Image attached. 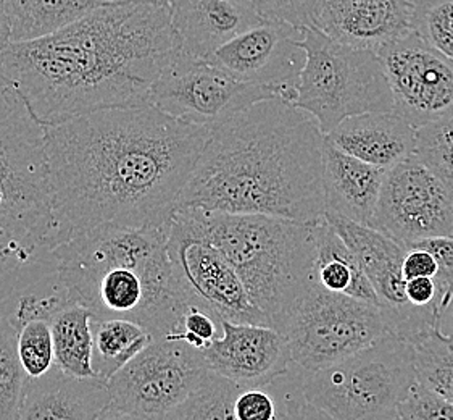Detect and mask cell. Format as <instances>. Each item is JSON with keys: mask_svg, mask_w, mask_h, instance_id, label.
Instances as JSON below:
<instances>
[{"mask_svg": "<svg viewBox=\"0 0 453 420\" xmlns=\"http://www.w3.org/2000/svg\"><path fill=\"white\" fill-rule=\"evenodd\" d=\"M44 135L62 245L100 225H170L211 129L144 104L91 112Z\"/></svg>", "mask_w": 453, "mask_h": 420, "instance_id": "obj_1", "label": "cell"}, {"mask_svg": "<svg viewBox=\"0 0 453 420\" xmlns=\"http://www.w3.org/2000/svg\"><path fill=\"white\" fill-rule=\"evenodd\" d=\"M180 55L168 0L105 4L72 25L0 51V76L46 128L91 112L149 104Z\"/></svg>", "mask_w": 453, "mask_h": 420, "instance_id": "obj_2", "label": "cell"}, {"mask_svg": "<svg viewBox=\"0 0 453 420\" xmlns=\"http://www.w3.org/2000/svg\"><path fill=\"white\" fill-rule=\"evenodd\" d=\"M323 143L307 112L281 99L257 102L211 128L178 209L317 222L326 210Z\"/></svg>", "mask_w": 453, "mask_h": 420, "instance_id": "obj_3", "label": "cell"}, {"mask_svg": "<svg viewBox=\"0 0 453 420\" xmlns=\"http://www.w3.org/2000/svg\"><path fill=\"white\" fill-rule=\"evenodd\" d=\"M168 229L100 225L70 237L50 259L74 302L96 319L134 320L152 337L176 333L199 301L182 286L168 256Z\"/></svg>", "mask_w": 453, "mask_h": 420, "instance_id": "obj_4", "label": "cell"}, {"mask_svg": "<svg viewBox=\"0 0 453 420\" xmlns=\"http://www.w3.org/2000/svg\"><path fill=\"white\" fill-rule=\"evenodd\" d=\"M176 210L226 257L270 327L281 331L292 306L313 284L317 222L194 207Z\"/></svg>", "mask_w": 453, "mask_h": 420, "instance_id": "obj_5", "label": "cell"}, {"mask_svg": "<svg viewBox=\"0 0 453 420\" xmlns=\"http://www.w3.org/2000/svg\"><path fill=\"white\" fill-rule=\"evenodd\" d=\"M0 233L15 265L39 261L60 246L49 186L44 127L2 76Z\"/></svg>", "mask_w": 453, "mask_h": 420, "instance_id": "obj_6", "label": "cell"}, {"mask_svg": "<svg viewBox=\"0 0 453 420\" xmlns=\"http://www.w3.org/2000/svg\"><path fill=\"white\" fill-rule=\"evenodd\" d=\"M302 392L335 420H394L417 384L411 341L386 337L315 372H302Z\"/></svg>", "mask_w": 453, "mask_h": 420, "instance_id": "obj_7", "label": "cell"}, {"mask_svg": "<svg viewBox=\"0 0 453 420\" xmlns=\"http://www.w3.org/2000/svg\"><path fill=\"white\" fill-rule=\"evenodd\" d=\"M302 47L307 62L292 105L317 120L325 136L349 117L394 110L378 52L339 43L319 27H303Z\"/></svg>", "mask_w": 453, "mask_h": 420, "instance_id": "obj_8", "label": "cell"}, {"mask_svg": "<svg viewBox=\"0 0 453 420\" xmlns=\"http://www.w3.org/2000/svg\"><path fill=\"white\" fill-rule=\"evenodd\" d=\"M281 333L294 367L315 372L372 346L389 330L378 306L327 292L313 280L292 306Z\"/></svg>", "mask_w": 453, "mask_h": 420, "instance_id": "obj_9", "label": "cell"}, {"mask_svg": "<svg viewBox=\"0 0 453 420\" xmlns=\"http://www.w3.org/2000/svg\"><path fill=\"white\" fill-rule=\"evenodd\" d=\"M209 372L203 353L170 335L157 337L107 382L111 406L142 420H162Z\"/></svg>", "mask_w": 453, "mask_h": 420, "instance_id": "obj_10", "label": "cell"}, {"mask_svg": "<svg viewBox=\"0 0 453 420\" xmlns=\"http://www.w3.org/2000/svg\"><path fill=\"white\" fill-rule=\"evenodd\" d=\"M268 99L280 97L268 88L239 82L209 60L181 52L149 94V104L166 115L210 129Z\"/></svg>", "mask_w": 453, "mask_h": 420, "instance_id": "obj_11", "label": "cell"}, {"mask_svg": "<svg viewBox=\"0 0 453 420\" xmlns=\"http://www.w3.org/2000/svg\"><path fill=\"white\" fill-rule=\"evenodd\" d=\"M370 227L405 247L453 237V191L413 154L386 172Z\"/></svg>", "mask_w": 453, "mask_h": 420, "instance_id": "obj_12", "label": "cell"}, {"mask_svg": "<svg viewBox=\"0 0 453 420\" xmlns=\"http://www.w3.org/2000/svg\"><path fill=\"white\" fill-rule=\"evenodd\" d=\"M166 247L182 286L221 319L270 327L234 267L217 247L197 235L181 210H176L170 222Z\"/></svg>", "mask_w": 453, "mask_h": 420, "instance_id": "obj_13", "label": "cell"}, {"mask_svg": "<svg viewBox=\"0 0 453 420\" xmlns=\"http://www.w3.org/2000/svg\"><path fill=\"white\" fill-rule=\"evenodd\" d=\"M325 219L344 239L362 267L363 274L368 276L389 333L413 341L434 330L437 311L419 309L408 302L407 280L402 272L407 247L378 229L355 223L333 212H325Z\"/></svg>", "mask_w": 453, "mask_h": 420, "instance_id": "obj_14", "label": "cell"}, {"mask_svg": "<svg viewBox=\"0 0 453 420\" xmlns=\"http://www.w3.org/2000/svg\"><path fill=\"white\" fill-rule=\"evenodd\" d=\"M394 110L415 128L453 113V60L413 31L378 51Z\"/></svg>", "mask_w": 453, "mask_h": 420, "instance_id": "obj_15", "label": "cell"}, {"mask_svg": "<svg viewBox=\"0 0 453 420\" xmlns=\"http://www.w3.org/2000/svg\"><path fill=\"white\" fill-rule=\"evenodd\" d=\"M303 27L265 19L210 55L209 60L239 82L268 88L281 101L297 99L300 74L307 62Z\"/></svg>", "mask_w": 453, "mask_h": 420, "instance_id": "obj_16", "label": "cell"}, {"mask_svg": "<svg viewBox=\"0 0 453 420\" xmlns=\"http://www.w3.org/2000/svg\"><path fill=\"white\" fill-rule=\"evenodd\" d=\"M211 372L242 388L273 384L292 369L289 343L280 330L268 325L223 320V335L203 351Z\"/></svg>", "mask_w": 453, "mask_h": 420, "instance_id": "obj_17", "label": "cell"}, {"mask_svg": "<svg viewBox=\"0 0 453 420\" xmlns=\"http://www.w3.org/2000/svg\"><path fill=\"white\" fill-rule=\"evenodd\" d=\"M168 2L180 52L202 60L266 19L258 0Z\"/></svg>", "mask_w": 453, "mask_h": 420, "instance_id": "obj_18", "label": "cell"}, {"mask_svg": "<svg viewBox=\"0 0 453 420\" xmlns=\"http://www.w3.org/2000/svg\"><path fill=\"white\" fill-rule=\"evenodd\" d=\"M413 0H325L317 27L339 43L378 52L411 33Z\"/></svg>", "mask_w": 453, "mask_h": 420, "instance_id": "obj_19", "label": "cell"}, {"mask_svg": "<svg viewBox=\"0 0 453 420\" xmlns=\"http://www.w3.org/2000/svg\"><path fill=\"white\" fill-rule=\"evenodd\" d=\"M110 406L107 382L73 377L55 366L27 378L19 420H99Z\"/></svg>", "mask_w": 453, "mask_h": 420, "instance_id": "obj_20", "label": "cell"}, {"mask_svg": "<svg viewBox=\"0 0 453 420\" xmlns=\"http://www.w3.org/2000/svg\"><path fill=\"white\" fill-rule=\"evenodd\" d=\"M418 129L399 112H368L341 121L326 139L345 154L389 170L417 151Z\"/></svg>", "mask_w": 453, "mask_h": 420, "instance_id": "obj_21", "label": "cell"}, {"mask_svg": "<svg viewBox=\"0 0 453 420\" xmlns=\"http://www.w3.org/2000/svg\"><path fill=\"white\" fill-rule=\"evenodd\" d=\"M384 168L366 164L333 146L326 137L323 143V186L325 212H333L355 223L370 227L380 201Z\"/></svg>", "mask_w": 453, "mask_h": 420, "instance_id": "obj_22", "label": "cell"}, {"mask_svg": "<svg viewBox=\"0 0 453 420\" xmlns=\"http://www.w3.org/2000/svg\"><path fill=\"white\" fill-rule=\"evenodd\" d=\"M315 237L317 261L313 280L327 292L347 294L380 307L378 296L368 276L363 274L362 267L357 262L352 251L327 223L325 215L317 220Z\"/></svg>", "mask_w": 453, "mask_h": 420, "instance_id": "obj_23", "label": "cell"}, {"mask_svg": "<svg viewBox=\"0 0 453 420\" xmlns=\"http://www.w3.org/2000/svg\"><path fill=\"white\" fill-rule=\"evenodd\" d=\"M12 43L49 36L105 5L102 0H2Z\"/></svg>", "mask_w": 453, "mask_h": 420, "instance_id": "obj_24", "label": "cell"}, {"mask_svg": "<svg viewBox=\"0 0 453 420\" xmlns=\"http://www.w3.org/2000/svg\"><path fill=\"white\" fill-rule=\"evenodd\" d=\"M94 320L91 309L72 302L52 320L55 366L80 378H97L92 367Z\"/></svg>", "mask_w": 453, "mask_h": 420, "instance_id": "obj_25", "label": "cell"}, {"mask_svg": "<svg viewBox=\"0 0 453 420\" xmlns=\"http://www.w3.org/2000/svg\"><path fill=\"white\" fill-rule=\"evenodd\" d=\"M152 333L134 320H94L92 367L96 377L109 382L123 367L141 354L152 341Z\"/></svg>", "mask_w": 453, "mask_h": 420, "instance_id": "obj_26", "label": "cell"}, {"mask_svg": "<svg viewBox=\"0 0 453 420\" xmlns=\"http://www.w3.org/2000/svg\"><path fill=\"white\" fill-rule=\"evenodd\" d=\"M242 386L210 370L202 384L162 420H237L234 401Z\"/></svg>", "mask_w": 453, "mask_h": 420, "instance_id": "obj_27", "label": "cell"}, {"mask_svg": "<svg viewBox=\"0 0 453 420\" xmlns=\"http://www.w3.org/2000/svg\"><path fill=\"white\" fill-rule=\"evenodd\" d=\"M27 380L19 357V329L0 298V420H19Z\"/></svg>", "mask_w": 453, "mask_h": 420, "instance_id": "obj_28", "label": "cell"}, {"mask_svg": "<svg viewBox=\"0 0 453 420\" xmlns=\"http://www.w3.org/2000/svg\"><path fill=\"white\" fill-rule=\"evenodd\" d=\"M417 384L453 402V346L435 330L411 341Z\"/></svg>", "mask_w": 453, "mask_h": 420, "instance_id": "obj_29", "label": "cell"}, {"mask_svg": "<svg viewBox=\"0 0 453 420\" xmlns=\"http://www.w3.org/2000/svg\"><path fill=\"white\" fill-rule=\"evenodd\" d=\"M411 31L453 60V0H413Z\"/></svg>", "mask_w": 453, "mask_h": 420, "instance_id": "obj_30", "label": "cell"}, {"mask_svg": "<svg viewBox=\"0 0 453 420\" xmlns=\"http://www.w3.org/2000/svg\"><path fill=\"white\" fill-rule=\"evenodd\" d=\"M415 154L453 191V113L418 128Z\"/></svg>", "mask_w": 453, "mask_h": 420, "instance_id": "obj_31", "label": "cell"}, {"mask_svg": "<svg viewBox=\"0 0 453 420\" xmlns=\"http://www.w3.org/2000/svg\"><path fill=\"white\" fill-rule=\"evenodd\" d=\"M19 357L27 378H39L55 367L52 320H29L19 327Z\"/></svg>", "mask_w": 453, "mask_h": 420, "instance_id": "obj_32", "label": "cell"}, {"mask_svg": "<svg viewBox=\"0 0 453 420\" xmlns=\"http://www.w3.org/2000/svg\"><path fill=\"white\" fill-rule=\"evenodd\" d=\"M272 386L280 401V416L276 420H335L305 398L297 367L292 366L289 374L276 378Z\"/></svg>", "mask_w": 453, "mask_h": 420, "instance_id": "obj_33", "label": "cell"}, {"mask_svg": "<svg viewBox=\"0 0 453 420\" xmlns=\"http://www.w3.org/2000/svg\"><path fill=\"white\" fill-rule=\"evenodd\" d=\"M399 417L402 420H453V402L415 384L407 400L400 402Z\"/></svg>", "mask_w": 453, "mask_h": 420, "instance_id": "obj_34", "label": "cell"}, {"mask_svg": "<svg viewBox=\"0 0 453 420\" xmlns=\"http://www.w3.org/2000/svg\"><path fill=\"white\" fill-rule=\"evenodd\" d=\"M237 420H276L280 401L272 384L257 388H241L234 401Z\"/></svg>", "mask_w": 453, "mask_h": 420, "instance_id": "obj_35", "label": "cell"}, {"mask_svg": "<svg viewBox=\"0 0 453 420\" xmlns=\"http://www.w3.org/2000/svg\"><path fill=\"white\" fill-rule=\"evenodd\" d=\"M323 2L325 0H258L266 19H284L299 27H317Z\"/></svg>", "mask_w": 453, "mask_h": 420, "instance_id": "obj_36", "label": "cell"}, {"mask_svg": "<svg viewBox=\"0 0 453 420\" xmlns=\"http://www.w3.org/2000/svg\"><path fill=\"white\" fill-rule=\"evenodd\" d=\"M410 246H419L427 249L435 257L439 264V274L435 282L441 286L442 292L453 286V237H429L425 241H418Z\"/></svg>", "mask_w": 453, "mask_h": 420, "instance_id": "obj_37", "label": "cell"}, {"mask_svg": "<svg viewBox=\"0 0 453 420\" xmlns=\"http://www.w3.org/2000/svg\"><path fill=\"white\" fill-rule=\"evenodd\" d=\"M407 299L411 306L419 309H434L439 311V304L442 299V290L435 278L431 276H419L407 280L405 284Z\"/></svg>", "mask_w": 453, "mask_h": 420, "instance_id": "obj_38", "label": "cell"}, {"mask_svg": "<svg viewBox=\"0 0 453 420\" xmlns=\"http://www.w3.org/2000/svg\"><path fill=\"white\" fill-rule=\"evenodd\" d=\"M402 272L405 280L419 278V276L435 278L439 274V264L435 257L425 247L408 246L407 254L402 265Z\"/></svg>", "mask_w": 453, "mask_h": 420, "instance_id": "obj_39", "label": "cell"}, {"mask_svg": "<svg viewBox=\"0 0 453 420\" xmlns=\"http://www.w3.org/2000/svg\"><path fill=\"white\" fill-rule=\"evenodd\" d=\"M434 330L453 346V286L442 292Z\"/></svg>", "mask_w": 453, "mask_h": 420, "instance_id": "obj_40", "label": "cell"}, {"mask_svg": "<svg viewBox=\"0 0 453 420\" xmlns=\"http://www.w3.org/2000/svg\"><path fill=\"white\" fill-rule=\"evenodd\" d=\"M10 43H12V39H10L9 19H7V12L4 7V2L0 0V51H4L5 47L9 46Z\"/></svg>", "mask_w": 453, "mask_h": 420, "instance_id": "obj_41", "label": "cell"}, {"mask_svg": "<svg viewBox=\"0 0 453 420\" xmlns=\"http://www.w3.org/2000/svg\"><path fill=\"white\" fill-rule=\"evenodd\" d=\"M99 420H142L141 417H137L134 414H129L127 411H121L115 406H110L107 411L104 412L100 416Z\"/></svg>", "mask_w": 453, "mask_h": 420, "instance_id": "obj_42", "label": "cell"}, {"mask_svg": "<svg viewBox=\"0 0 453 420\" xmlns=\"http://www.w3.org/2000/svg\"><path fill=\"white\" fill-rule=\"evenodd\" d=\"M105 4H123V2H131V0H102Z\"/></svg>", "mask_w": 453, "mask_h": 420, "instance_id": "obj_43", "label": "cell"}, {"mask_svg": "<svg viewBox=\"0 0 453 420\" xmlns=\"http://www.w3.org/2000/svg\"><path fill=\"white\" fill-rule=\"evenodd\" d=\"M394 420H402V419H400V417H395V419H394Z\"/></svg>", "mask_w": 453, "mask_h": 420, "instance_id": "obj_44", "label": "cell"}]
</instances>
